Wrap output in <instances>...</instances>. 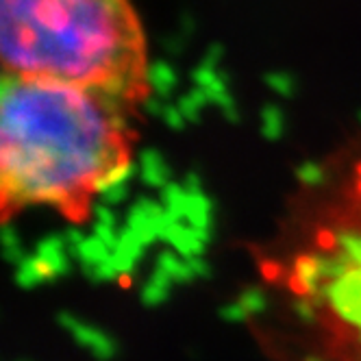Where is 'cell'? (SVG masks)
I'll use <instances>...</instances> for the list:
<instances>
[{"label": "cell", "mask_w": 361, "mask_h": 361, "mask_svg": "<svg viewBox=\"0 0 361 361\" xmlns=\"http://www.w3.org/2000/svg\"><path fill=\"white\" fill-rule=\"evenodd\" d=\"M140 111L85 87L3 79L0 204L9 222L48 209L83 224L98 196L131 168Z\"/></svg>", "instance_id": "1"}, {"label": "cell", "mask_w": 361, "mask_h": 361, "mask_svg": "<svg viewBox=\"0 0 361 361\" xmlns=\"http://www.w3.org/2000/svg\"><path fill=\"white\" fill-rule=\"evenodd\" d=\"M3 74L85 87L140 111L150 48L133 0H0Z\"/></svg>", "instance_id": "2"}]
</instances>
